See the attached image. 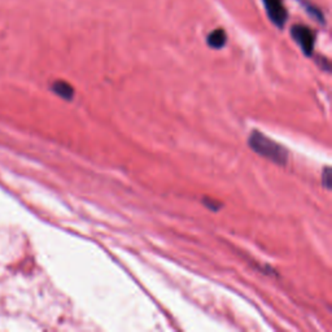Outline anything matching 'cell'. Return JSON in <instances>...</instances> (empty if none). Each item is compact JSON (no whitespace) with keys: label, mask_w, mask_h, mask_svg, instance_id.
Returning a JSON list of instances; mask_svg holds the SVG:
<instances>
[{"label":"cell","mask_w":332,"mask_h":332,"mask_svg":"<svg viewBox=\"0 0 332 332\" xmlns=\"http://www.w3.org/2000/svg\"><path fill=\"white\" fill-rule=\"evenodd\" d=\"M291 34L300 48L304 51L306 56H310L314 51V42H315V36L312 29H309L305 25H295L291 29Z\"/></svg>","instance_id":"2"},{"label":"cell","mask_w":332,"mask_h":332,"mask_svg":"<svg viewBox=\"0 0 332 332\" xmlns=\"http://www.w3.org/2000/svg\"><path fill=\"white\" fill-rule=\"evenodd\" d=\"M323 183L326 188H330V187H331V169H330V167H326V169H324Z\"/></svg>","instance_id":"6"},{"label":"cell","mask_w":332,"mask_h":332,"mask_svg":"<svg viewBox=\"0 0 332 332\" xmlns=\"http://www.w3.org/2000/svg\"><path fill=\"white\" fill-rule=\"evenodd\" d=\"M250 148L262 157L275 162L278 165H284L288 160V150L273 139L267 138L261 133H253L249 138Z\"/></svg>","instance_id":"1"},{"label":"cell","mask_w":332,"mask_h":332,"mask_svg":"<svg viewBox=\"0 0 332 332\" xmlns=\"http://www.w3.org/2000/svg\"><path fill=\"white\" fill-rule=\"evenodd\" d=\"M262 3L271 22L277 25L278 28H283L288 17L283 0H262Z\"/></svg>","instance_id":"3"},{"label":"cell","mask_w":332,"mask_h":332,"mask_svg":"<svg viewBox=\"0 0 332 332\" xmlns=\"http://www.w3.org/2000/svg\"><path fill=\"white\" fill-rule=\"evenodd\" d=\"M52 90L56 95H59L60 98H63L65 100H71L74 96V90L70 84L64 81H57L52 84Z\"/></svg>","instance_id":"5"},{"label":"cell","mask_w":332,"mask_h":332,"mask_svg":"<svg viewBox=\"0 0 332 332\" xmlns=\"http://www.w3.org/2000/svg\"><path fill=\"white\" fill-rule=\"evenodd\" d=\"M226 42H227V35H226L225 30H222V29H216L206 38V43L209 44V47L216 48V50L223 47Z\"/></svg>","instance_id":"4"}]
</instances>
